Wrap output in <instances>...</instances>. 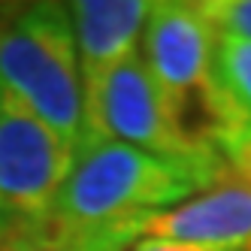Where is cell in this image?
I'll use <instances>...</instances> for the list:
<instances>
[{
  "label": "cell",
  "mask_w": 251,
  "mask_h": 251,
  "mask_svg": "<svg viewBox=\"0 0 251 251\" xmlns=\"http://www.w3.org/2000/svg\"><path fill=\"white\" fill-rule=\"evenodd\" d=\"M19 233H22V224L15 221V215L3 203H0V251H3L15 236H19Z\"/></svg>",
  "instance_id": "7c38bea8"
},
{
  "label": "cell",
  "mask_w": 251,
  "mask_h": 251,
  "mask_svg": "<svg viewBox=\"0 0 251 251\" xmlns=\"http://www.w3.org/2000/svg\"><path fill=\"white\" fill-rule=\"evenodd\" d=\"M200 6L218 30L251 43V0H203Z\"/></svg>",
  "instance_id": "9c48e42d"
},
{
  "label": "cell",
  "mask_w": 251,
  "mask_h": 251,
  "mask_svg": "<svg viewBox=\"0 0 251 251\" xmlns=\"http://www.w3.org/2000/svg\"><path fill=\"white\" fill-rule=\"evenodd\" d=\"M139 239L251 248V185L242 178H221L173 209L151 212L139 227Z\"/></svg>",
  "instance_id": "52a82bcc"
},
{
  "label": "cell",
  "mask_w": 251,
  "mask_h": 251,
  "mask_svg": "<svg viewBox=\"0 0 251 251\" xmlns=\"http://www.w3.org/2000/svg\"><path fill=\"white\" fill-rule=\"evenodd\" d=\"M76 151L9 94H0V203L15 221H46Z\"/></svg>",
  "instance_id": "277c9868"
},
{
  "label": "cell",
  "mask_w": 251,
  "mask_h": 251,
  "mask_svg": "<svg viewBox=\"0 0 251 251\" xmlns=\"http://www.w3.org/2000/svg\"><path fill=\"white\" fill-rule=\"evenodd\" d=\"M0 91L79 154L85 103L67 3H30L0 22Z\"/></svg>",
  "instance_id": "7a4b0ae2"
},
{
  "label": "cell",
  "mask_w": 251,
  "mask_h": 251,
  "mask_svg": "<svg viewBox=\"0 0 251 251\" xmlns=\"http://www.w3.org/2000/svg\"><path fill=\"white\" fill-rule=\"evenodd\" d=\"M209 142L251 136V43L218 30L203 88Z\"/></svg>",
  "instance_id": "ba28073f"
},
{
  "label": "cell",
  "mask_w": 251,
  "mask_h": 251,
  "mask_svg": "<svg viewBox=\"0 0 251 251\" xmlns=\"http://www.w3.org/2000/svg\"><path fill=\"white\" fill-rule=\"evenodd\" d=\"M151 3L149 0H73V3H67L85 103V127L79 151H85L91 142L97 100L109 73L139 49V33L151 12Z\"/></svg>",
  "instance_id": "8992f818"
},
{
  "label": "cell",
  "mask_w": 251,
  "mask_h": 251,
  "mask_svg": "<svg viewBox=\"0 0 251 251\" xmlns=\"http://www.w3.org/2000/svg\"><path fill=\"white\" fill-rule=\"evenodd\" d=\"M127 251H251V248H215V245H191V242H167V239H139Z\"/></svg>",
  "instance_id": "8fae6325"
},
{
  "label": "cell",
  "mask_w": 251,
  "mask_h": 251,
  "mask_svg": "<svg viewBox=\"0 0 251 251\" xmlns=\"http://www.w3.org/2000/svg\"><path fill=\"white\" fill-rule=\"evenodd\" d=\"M103 139L124 142L142 151H151L173 160H200V164H224L209 136H197L188 124L173 112L164 91L139 58V49L124 58L106 79L97 118L88 149ZM82 154V151H79Z\"/></svg>",
  "instance_id": "3957f363"
},
{
  "label": "cell",
  "mask_w": 251,
  "mask_h": 251,
  "mask_svg": "<svg viewBox=\"0 0 251 251\" xmlns=\"http://www.w3.org/2000/svg\"><path fill=\"white\" fill-rule=\"evenodd\" d=\"M221 160L236 173V178L251 185V136H239V139H224V142H215Z\"/></svg>",
  "instance_id": "30bf717a"
},
{
  "label": "cell",
  "mask_w": 251,
  "mask_h": 251,
  "mask_svg": "<svg viewBox=\"0 0 251 251\" xmlns=\"http://www.w3.org/2000/svg\"><path fill=\"white\" fill-rule=\"evenodd\" d=\"M224 167L227 164L173 160L103 139L76 154L46 221L33 227L51 233L133 230L139 236L146 215L209 191L224 178Z\"/></svg>",
  "instance_id": "6da1fadb"
},
{
  "label": "cell",
  "mask_w": 251,
  "mask_h": 251,
  "mask_svg": "<svg viewBox=\"0 0 251 251\" xmlns=\"http://www.w3.org/2000/svg\"><path fill=\"white\" fill-rule=\"evenodd\" d=\"M0 94H3V91H0Z\"/></svg>",
  "instance_id": "4fadbf2b"
},
{
  "label": "cell",
  "mask_w": 251,
  "mask_h": 251,
  "mask_svg": "<svg viewBox=\"0 0 251 251\" xmlns=\"http://www.w3.org/2000/svg\"><path fill=\"white\" fill-rule=\"evenodd\" d=\"M215 37L203 6L188 0H154L142 25L139 58L182 121L194 100L203 103Z\"/></svg>",
  "instance_id": "5b68a950"
}]
</instances>
